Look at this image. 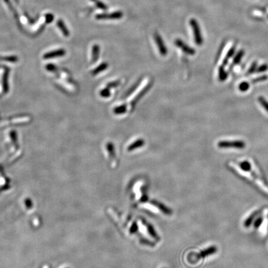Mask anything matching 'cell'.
Masks as SVG:
<instances>
[{"mask_svg": "<svg viewBox=\"0 0 268 268\" xmlns=\"http://www.w3.org/2000/svg\"><path fill=\"white\" fill-rule=\"evenodd\" d=\"M189 23L193 31L194 41L196 44L198 46H201L203 43V39L202 37L199 25L198 24L197 21L195 20V19H193V18L191 19Z\"/></svg>", "mask_w": 268, "mask_h": 268, "instance_id": "1", "label": "cell"}, {"mask_svg": "<svg viewBox=\"0 0 268 268\" xmlns=\"http://www.w3.org/2000/svg\"><path fill=\"white\" fill-rule=\"evenodd\" d=\"M218 146L221 148H235L242 149L244 148L246 144L245 142L242 140H234V141H220L218 143Z\"/></svg>", "mask_w": 268, "mask_h": 268, "instance_id": "2", "label": "cell"}, {"mask_svg": "<svg viewBox=\"0 0 268 268\" xmlns=\"http://www.w3.org/2000/svg\"><path fill=\"white\" fill-rule=\"evenodd\" d=\"M123 17V13L121 11L112 12L111 13H101L96 16V18L99 20L106 19H119Z\"/></svg>", "mask_w": 268, "mask_h": 268, "instance_id": "3", "label": "cell"}, {"mask_svg": "<svg viewBox=\"0 0 268 268\" xmlns=\"http://www.w3.org/2000/svg\"><path fill=\"white\" fill-rule=\"evenodd\" d=\"M154 38H155L156 46L158 48L160 54L162 56H165L167 54L168 52H167V49L165 46V44L163 40L162 39L161 36H160V34H158L157 33L155 34Z\"/></svg>", "mask_w": 268, "mask_h": 268, "instance_id": "4", "label": "cell"}, {"mask_svg": "<svg viewBox=\"0 0 268 268\" xmlns=\"http://www.w3.org/2000/svg\"><path fill=\"white\" fill-rule=\"evenodd\" d=\"M175 45L181 49L184 53H186V54L190 55H194L195 53V50L193 48H191V47L188 46L186 44H185L183 41H182L181 39H176L174 42Z\"/></svg>", "mask_w": 268, "mask_h": 268, "instance_id": "5", "label": "cell"}, {"mask_svg": "<svg viewBox=\"0 0 268 268\" xmlns=\"http://www.w3.org/2000/svg\"><path fill=\"white\" fill-rule=\"evenodd\" d=\"M145 144V141L143 139H139L137 140H136L135 142H133L130 145L128 146L127 148V150L129 151H133L134 150H136L138 148H140L142 146H144Z\"/></svg>", "mask_w": 268, "mask_h": 268, "instance_id": "6", "label": "cell"}, {"mask_svg": "<svg viewBox=\"0 0 268 268\" xmlns=\"http://www.w3.org/2000/svg\"><path fill=\"white\" fill-rule=\"evenodd\" d=\"M143 223L144 225H145V226L146 227V229L149 233V234L153 237L155 239L158 240V236L156 234V232H155V229L153 228V227L148 223H147L145 220H143Z\"/></svg>", "mask_w": 268, "mask_h": 268, "instance_id": "7", "label": "cell"}, {"mask_svg": "<svg viewBox=\"0 0 268 268\" xmlns=\"http://www.w3.org/2000/svg\"><path fill=\"white\" fill-rule=\"evenodd\" d=\"M57 26L58 27V28L61 30V31L62 32V33L63 34V35L65 37H68L70 35V32L69 30H68L67 27H66V25H65V23H63V21L62 19H59L57 23Z\"/></svg>", "mask_w": 268, "mask_h": 268, "instance_id": "8", "label": "cell"}, {"mask_svg": "<svg viewBox=\"0 0 268 268\" xmlns=\"http://www.w3.org/2000/svg\"><path fill=\"white\" fill-rule=\"evenodd\" d=\"M235 50H236V47L233 46L231 49L228 50V52H227V55H226V56H225V57L223 61V63H222V65L223 67H225V65H227L229 59L233 56V55L235 52Z\"/></svg>", "mask_w": 268, "mask_h": 268, "instance_id": "9", "label": "cell"}, {"mask_svg": "<svg viewBox=\"0 0 268 268\" xmlns=\"http://www.w3.org/2000/svg\"><path fill=\"white\" fill-rule=\"evenodd\" d=\"M100 53V47L98 44L93 46L92 49V60L93 62H96L98 60Z\"/></svg>", "mask_w": 268, "mask_h": 268, "instance_id": "10", "label": "cell"}, {"mask_svg": "<svg viewBox=\"0 0 268 268\" xmlns=\"http://www.w3.org/2000/svg\"><path fill=\"white\" fill-rule=\"evenodd\" d=\"M228 77V74L225 70V68L223 65L220 66L219 68V78L220 81H224Z\"/></svg>", "mask_w": 268, "mask_h": 268, "instance_id": "11", "label": "cell"}, {"mask_svg": "<svg viewBox=\"0 0 268 268\" xmlns=\"http://www.w3.org/2000/svg\"><path fill=\"white\" fill-rule=\"evenodd\" d=\"M244 55V51L243 50H240L239 52H238L237 55L235 56L233 60V63L235 65L241 62L242 58H243Z\"/></svg>", "mask_w": 268, "mask_h": 268, "instance_id": "12", "label": "cell"}, {"mask_svg": "<svg viewBox=\"0 0 268 268\" xmlns=\"http://www.w3.org/2000/svg\"><path fill=\"white\" fill-rule=\"evenodd\" d=\"M153 204H155L157 207H158L162 212H165L166 214H168V215L171 214V211L169 209H168L164 205L161 204V203H158V202H153Z\"/></svg>", "mask_w": 268, "mask_h": 268, "instance_id": "13", "label": "cell"}, {"mask_svg": "<svg viewBox=\"0 0 268 268\" xmlns=\"http://www.w3.org/2000/svg\"><path fill=\"white\" fill-rule=\"evenodd\" d=\"M150 88V86L149 85H148L147 86H146L144 89H143L140 92V93H139V95L135 97V98L134 99V101H133V102H132V105H134L140 98H142L145 93H146V91L148 90V89Z\"/></svg>", "mask_w": 268, "mask_h": 268, "instance_id": "14", "label": "cell"}, {"mask_svg": "<svg viewBox=\"0 0 268 268\" xmlns=\"http://www.w3.org/2000/svg\"><path fill=\"white\" fill-rule=\"evenodd\" d=\"M107 67H108V64L107 63H103L101 65L98 66V67L94 70V72H93V74L94 75H96L98 73H101V72L104 71Z\"/></svg>", "mask_w": 268, "mask_h": 268, "instance_id": "15", "label": "cell"}, {"mask_svg": "<svg viewBox=\"0 0 268 268\" xmlns=\"http://www.w3.org/2000/svg\"><path fill=\"white\" fill-rule=\"evenodd\" d=\"M94 3H95L96 6L98 7V8L102 9V10H107L108 9L107 6L103 2H102L100 0H91Z\"/></svg>", "mask_w": 268, "mask_h": 268, "instance_id": "16", "label": "cell"}, {"mask_svg": "<svg viewBox=\"0 0 268 268\" xmlns=\"http://www.w3.org/2000/svg\"><path fill=\"white\" fill-rule=\"evenodd\" d=\"M258 101L260 103L261 106L268 112V101L263 96H260L258 98Z\"/></svg>", "mask_w": 268, "mask_h": 268, "instance_id": "17", "label": "cell"}, {"mask_svg": "<svg viewBox=\"0 0 268 268\" xmlns=\"http://www.w3.org/2000/svg\"><path fill=\"white\" fill-rule=\"evenodd\" d=\"M238 88H239V90L240 91L245 92V91H248V89L249 88V83H248V82H246V81L242 82L240 84V85L238 86Z\"/></svg>", "mask_w": 268, "mask_h": 268, "instance_id": "18", "label": "cell"}, {"mask_svg": "<svg viewBox=\"0 0 268 268\" xmlns=\"http://www.w3.org/2000/svg\"><path fill=\"white\" fill-rule=\"evenodd\" d=\"M126 106L124 105L118 106L114 109V112L116 114H122L126 112Z\"/></svg>", "mask_w": 268, "mask_h": 268, "instance_id": "19", "label": "cell"}, {"mask_svg": "<svg viewBox=\"0 0 268 268\" xmlns=\"http://www.w3.org/2000/svg\"><path fill=\"white\" fill-rule=\"evenodd\" d=\"M107 150L109 152V153L110 154V156L111 157H115V150L114 148V146L112 145V144L111 143H108L107 145Z\"/></svg>", "mask_w": 268, "mask_h": 268, "instance_id": "20", "label": "cell"}, {"mask_svg": "<svg viewBox=\"0 0 268 268\" xmlns=\"http://www.w3.org/2000/svg\"><path fill=\"white\" fill-rule=\"evenodd\" d=\"M268 79V76L267 75H263L261 76L258 78H254L253 80H251V83H259V82H262V81H266Z\"/></svg>", "mask_w": 268, "mask_h": 268, "instance_id": "21", "label": "cell"}, {"mask_svg": "<svg viewBox=\"0 0 268 268\" xmlns=\"http://www.w3.org/2000/svg\"><path fill=\"white\" fill-rule=\"evenodd\" d=\"M64 53H65V52L63 50L61 49V50H57V51L49 53L48 55H46V57H53V56L63 55Z\"/></svg>", "mask_w": 268, "mask_h": 268, "instance_id": "22", "label": "cell"}, {"mask_svg": "<svg viewBox=\"0 0 268 268\" xmlns=\"http://www.w3.org/2000/svg\"><path fill=\"white\" fill-rule=\"evenodd\" d=\"M268 70V65L267 64H263L260 65L258 68H256V72L257 73H263Z\"/></svg>", "mask_w": 268, "mask_h": 268, "instance_id": "23", "label": "cell"}, {"mask_svg": "<svg viewBox=\"0 0 268 268\" xmlns=\"http://www.w3.org/2000/svg\"><path fill=\"white\" fill-rule=\"evenodd\" d=\"M257 68V63L256 62H254L252 63V65H251V67H249V68L248 69L247 74H250L251 73H254V72H256V70Z\"/></svg>", "mask_w": 268, "mask_h": 268, "instance_id": "24", "label": "cell"}, {"mask_svg": "<svg viewBox=\"0 0 268 268\" xmlns=\"http://www.w3.org/2000/svg\"><path fill=\"white\" fill-rule=\"evenodd\" d=\"M100 95L103 98H107L110 96V91H109V88H106L102 90L101 92H100Z\"/></svg>", "mask_w": 268, "mask_h": 268, "instance_id": "25", "label": "cell"}, {"mask_svg": "<svg viewBox=\"0 0 268 268\" xmlns=\"http://www.w3.org/2000/svg\"><path fill=\"white\" fill-rule=\"evenodd\" d=\"M119 83H120V82H119V81H114V82L110 83H109V84L107 85V88H109V89H110V88H112L116 87V86H118L119 85Z\"/></svg>", "mask_w": 268, "mask_h": 268, "instance_id": "26", "label": "cell"}, {"mask_svg": "<svg viewBox=\"0 0 268 268\" xmlns=\"http://www.w3.org/2000/svg\"><path fill=\"white\" fill-rule=\"evenodd\" d=\"M53 16L52 14H47L46 15V22L47 23H51L53 20Z\"/></svg>", "mask_w": 268, "mask_h": 268, "instance_id": "27", "label": "cell"}, {"mask_svg": "<svg viewBox=\"0 0 268 268\" xmlns=\"http://www.w3.org/2000/svg\"><path fill=\"white\" fill-rule=\"evenodd\" d=\"M137 228H138L137 225L135 223H134L132 225V226L130 227V233H134V232H135L137 230Z\"/></svg>", "mask_w": 268, "mask_h": 268, "instance_id": "28", "label": "cell"}, {"mask_svg": "<svg viewBox=\"0 0 268 268\" xmlns=\"http://www.w3.org/2000/svg\"><path fill=\"white\" fill-rule=\"evenodd\" d=\"M16 2H17V3H18V0H14Z\"/></svg>", "mask_w": 268, "mask_h": 268, "instance_id": "29", "label": "cell"}]
</instances>
